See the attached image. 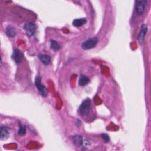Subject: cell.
<instances>
[{
    "mask_svg": "<svg viewBox=\"0 0 151 151\" xmlns=\"http://www.w3.org/2000/svg\"><path fill=\"white\" fill-rule=\"evenodd\" d=\"M102 139H103V141L106 142V143H107L109 142V137L108 135H107L106 134H102L101 135Z\"/></svg>",
    "mask_w": 151,
    "mask_h": 151,
    "instance_id": "cell-16",
    "label": "cell"
},
{
    "mask_svg": "<svg viewBox=\"0 0 151 151\" xmlns=\"http://www.w3.org/2000/svg\"><path fill=\"white\" fill-rule=\"evenodd\" d=\"M19 131H18V135L21 136H24L26 134V126L24 125H22L21 123H19Z\"/></svg>",
    "mask_w": 151,
    "mask_h": 151,
    "instance_id": "cell-15",
    "label": "cell"
},
{
    "mask_svg": "<svg viewBox=\"0 0 151 151\" xmlns=\"http://www.w3.org/2000/svg\"><path fill=\"white\" fill-rule=\"evenodd\" d=\"M38 58L41 60V61L45 64V66H48L51 63V57L47 54H39Z\"/></svg>",
    "mask_w": 151,
    "mask_h": 151,
    "instance_id": "cell-8",
    "label": "cell"
},
{
    "mask_svg": "<svg viewBox=\"0 0 151 151\" xmlns=\"http://www.w3.org/2000/svg\"><path fill=\"white\" fill-rule=\"evenodd\" d=\"M2 64V61H1V56H0V67H1Z\"/></svg>",
    "mask_w": 151,
    "mask_h": 151,
    "instance_id": "cell-17",
    "label": "cell"
},
{
    "mask_svg": "<svg viewBox=\"0 0 151 151\" xmlns=\"http://www.w3.org/2000/svg\"><path fill=\"white\" fill-rule=\"evenodd\" d=\"M147 4V0H135V6L136 13L141 15L145 11Z\"/></svg>",
    "mask_w": 151,
    "mask_h": 151,
    "instance_id": "cell-3",
    "label": "cell"
},
{
    "mask_svg": "<svg viewBox=\"0 0 151 151\" xmlns=\"http://www.w3.org/2000/svg\"><path fill=\"white\" fill-rule=\"evenodd\" d=\"M41 77H37L35 81V84L37 88L38 89L40 93L41 94V95L44 97H46L47 95L48 90L45 86L41 83Z\"/></svg>",
    "mask_w": 151,
    "mask_h": 151,
    "instance_id": "cell-4",
    "label": "cell"
},
{
    "mask_svg": "<svg viewBox=\"0 0 151 151\" xmlns=\"http://www.w3.org/2000/svg\"><path fill=\"white\" fill-rule=\"evenodd\" d=\"M89 81H90V79L88 77L84 75H81L79 80V85L82 86L87 84Z\"/></svg>",
    "mask_w": 151,
    "mask_h": 151,
    "instance_id": "cell-11",
    "label": "cell"
},
{
    "mask_svg": "<svg viewBox=\"0 0 151 151\" xmlns=\"http://www.w3.org/2000/svg\"><path fill=\"white\" fill-rule=\"evenodd\" d=\"M73 141L74 143V145L76 147H80L83 144V138L81 136L76 135L74 136L73 138Z\"/></svg>",
    "mask_w": 151,
    "mask_h": 151,
    "instance_id": "cell-10",
    "label": "cell"
},
{
    "mask_svg": "<svg viewBox=\"0 0 151 151\" xmlns=\"http://www.w3.org/2000/svg\"><path fill=\"white\" fill-rule=\"evenodd\" d=\"M91 107V102L90 100L88 99L84 100L79 107V112L80 115L83 116L88 115Z\"/></svg>",
    "mask_w": 151,
    "mask_h": 151,
    "instance_id": "cell-1",
    "label": "cell"
},
{
    "mask_svg": "<svg viewBox=\"0 0 151 151\" xmlns=\"http://www.w3.org/2000/svg\"><path fill=\"white\" fill-rule=\"evenodd\" d=\"M86 23V19L85 18H80V19H74L73 22V24L74 26L79 27L82 26L84 24Z\"/></svg>",
    "mask_w": 151,
    "mask_h": 151,
    "instance_id": "cell-12",
    "label": "cell"
},
{
    "mask_svg": "<svg viewBox=\"0 0 151 151\" xmlns=\"http://www.w3.org/2000/svg\"><path fill=\"white\" fill-rule=\"evenodd\" d=\"M147 30H148V27L146 24H143L142 26L141 29V31H140V33L139 34V37H138V40L141 44L143 42L144 38H145V34L147 32Z\"/></svg>",
    "mask_w": 151,
    "mask_h": 151,
    "instance_id": "cell-9",
    "label": "cell"
},
{
    "mask_svg": "<svg viewBox=\"0 0 151 151\" xmlns=\"http://www.w3.org/2000/svg\"><path fill=\"white\" fill-rule=\"evenodd\" d=\"M6 34L10 37H14L17 34V31L13 27H8L6 29Z\"/></svg>",
    "mask_w": 151,
    "mask_h": 151,
    "instance_id": "cell-13",
    "label": "cell"
},
{
    "mask_svg": "<svg viewBox=\"0 0 151 151\" xmlns=\"http://www.w3.org/2000/svg\"><path fill=\"white\" fill-rule=\"evenodd\" d=\"M12 58L17 63H21L23 60L24 55L20 50H19L18 49H15L13 53Z\"/></svg>",
    "mask_w": 151,
    "mask_h": 151,
    "instance_id": "cell-7",
    "label": "cell"
},
{
    "mask_svg": "<svg viewBox=\"0 0 151 151\" xmlns=\"http://www.w3.org/2000/svg\"><path fill=\"white\" fill-rule=\"evenodd\" d=\"M98 42V39L97 37H93L84 41L81 45V48L83 50H87L95 48Z\"/></svg>",
    "mask_w": 151,
    "mask_h": 151,
    "instance_id": "cell-2",
    "label": "cell"
},
{
    "mask_svg": "<svg viewBox=\"0 0 151 151\" xmlns=\"http://www.w3.org/2000/svg\"><path fill=\"white\" fill-rule=\"evenodd\" d=\"M51 49L54 51H57L60 49V45H58V43L54 40H51Z\"/></svg>",
    "mask_w": 151,
    "mask_h": 151,
    "instance_id": "cell-14",
    "label": "cell"
},
{
    "mask_svg": "<svg viewBox=\"0 0 151 151\" xmlns=\"http://www.w3.org/2000/svg\"><path fill=\"white\" fill-rule=\"evenodd\" d=\"M24 29L27 35L29 37H31L35 34L37 29V26L33 23H27L24 25Z\"/></svg>",
    "mask_w": 151,
    "mask_h": 151,
    "instance_id": "cell-5",
    "label": "cell"
},
{
    "mask_svg": "<svg viewBox=\"0 0 151 151\" xmlns=\"http://www.w3.org/2000/svg\"><path fill=\"white\" fill-rule=\"evenodd\" d=\"M10 135V129L7 127H0V140H7Z\"/></svg>",
    "mask_w": 151,
    "mask_h": 151,
    "instance_id": "cell-6",
    "label": "cell"
}]
</instances>
